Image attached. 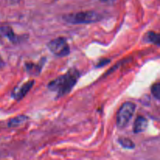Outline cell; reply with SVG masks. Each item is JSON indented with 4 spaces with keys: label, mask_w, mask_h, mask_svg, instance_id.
Masks as SVG:
<instances>
[{
    "label": "cell",
    "mask_w": 160,
    "mask_h": 160,
    "mask_svg": "<svg viewBox=\"0 0 160 160\" xmlns=\"http://www.w3.org/2000/svg\"><path fill=\"white\" fill-rule=\"evenodd\" d=\"M136 105L131 102H126L121 106L117 115V126L122 129L128 126L134 116Z\"/></svg>",
    "instance_id": "3"
},
{
    "label": "cell",
    "mask_w": 160,
    "mask_h": 160,
    "mask_svg": "<svg viewBox=\"0 0 160 160\" xmlns=\"http://www.w3.org/2000/svg\"><path fill=\"white\" fill-rule=\"evenodd\" d=\"M81 73L77 69L71 68L64 74L60 75L48 84V88L56 93L57 98L68 95L78 82Z\"/></svg>",
    "instance_id": "1"
},
{
    "label": "cell",
    "mask_w": 160,
    "mask_h": 160,
    "mask_svg": "<svg viewBox=\"0 0 160 160\" xmlns=\"http://www.w3.org/2000/svg\"><path fill=\"white\" fill-rule=\"evenodd\" d=\"M34 84V80L28 81V82L22 84L20 88H16L15 90L13 91V92L12 93V96L13 97L14 99H16L17 101H20V100L23 99V98L25 97V95H26L27 94L30 92V90L32 88Z\"/></svg>",
    "instance_id": "5"
},
{
    "label": "cell",
    "mask_w": 160,
    "mask_h": 160,
    "mask_svg": "<svg viewBox=\"0 0 160 160\" xmlns=\"http://www.w3.org/2000/svg\"><path fill=\"white\" fill-rule=\"evenodd\" d=\"M103 18L102 15L95 11H84L75 13H70L63 16L62 19L65 22L72 24L92 23L100 21Z\"/></svg>",
    "instance_id": "2"
},
{
    "label": "cell",
    "mask_w": 160,
    "mask_h": 160,
    "mask_svg": "<svg viewBox=\"0 0 160 160\" xmlns=\"http://www.w3.org/2000/svg\"><path fill=\"white\" fill-rule=\"evenodd\" d=\"M45 62V58L41 59L38 63H34V62H27L25 63V69L27 72L30 75L33 76H38L39 73L42 72V67Z\"/></svg>",
    "instance_id": "6"
},
{
    "label": "cell",
    "mask_w": 160,
    "mask_h": 160,
    "mask_svg": "<svg viewBox=\"0 0 160 160\" xmlns=\"http://www.w3.org/2000/svg\"><path fill=\"white\" fill-rule=\"evenodd\" d=\"M49 51L57 57H65L70 52V48L65 38L59 37L50 41L47 45Z\"/></svg>",
    "instance_id": "4"
},
{
    "label": "cell",
    "mask_w": 160,
    "mask_h": 160,
    "mask_svg": "<svg viewBox=\"0 0 160 160\" xmlns=\"http://www.w3.org/2000/svg\"><path fill=\"white\" fill-rule=\"evenodd\" d=\"M118 142L123 148L133 149L135 147V145H134V142L131 139L127 138H119Z\"/></svg>",
    "instance_id": "11"
},
{
    "label": "cell",
    "mask_w": 160,
    "mask_h": 160,
    "mask_svg": "<svg viewBox=\"0 0 160 160\" xmlns=\"http://www.w3.org/2000/svg\"><path fill=\"white\" fill-rule=\"evenodd\" d=\"M109 62H110V59H101V60L99 61V62H98V63L97 64L95 67H96L97 68H100V67H104V66L107 65V64L109 63Z\"/></svg>",
    "instance_id": "13"
},
{
    "label": "cell",
    "mask_w": 160,
    "mask_h": 160,
    "mask_svg": "<svg viewBox=\"0 0 160 160\" xmlns=\"http://www.w3.org/2000/svg\"><path fill=\"white\" fill-rule=\"evenodd\" d=\"M0 36L7 38L12 42H18L19 37H17V36L14 34L12 28L9 26L0 27Z\"/></svg>",
    "instance_id": "8"
},
{
    "label": "cell",
    "mask_w": 160,
    "mask_h": 160,
    "mask_svg": "<svg viewBox=\"0 0 160 160\" xmlns=\"http://www.w3.org/2000/svg\"><path fill=\"white\" fill-rule=\"evenodd\" d=\"M143 40L145 42L148 43L155 44L157 46H159L160 45V37L158 33L154 32V31H148L144 36Z\"/></svg>",
    "instance_id": "9"
},
{
    "label": "cell",
    "mask_w": 160,
    "mask_h": 160,
    "mask_svg": "<svg viewBox=\"0 0 160 160\" xmlns=\"http://www.w3.org/2000/svg\"><path fill=\"white\" fill-rule=\"evenodd\" d=\"M152 95L154 96L156 99L159 100L160 98V84L159 83H156L152 85L151 88Z\"/></svg>",
    "instance_id": "12"
},
{
    "label": "cell",
    "mask_w": 160,
    "mask_h": 160,
    "mask_svg": "<svg viewBox=\"0 0 160 160\" xmlns=\"http://www.w3.org/2000/svg\"><path fill=\"white\" fill-rule=\"evenodd\" d=\"M28 120V117L27 116L20 115L17 116V117H13V118L11 119L10 120L8 123V126L9 128H17V127H19L20 125L23 124L25 121Z\"/></svg>",
    "instance_id": "10"
},
{
    "label": "cell",
    "mask_w": 160,
    "mask_h": 160,
    "mask_svg": "<svg viewBox=\"0 0 160 160\" xmlns=\"http://www.w3.org/2000/svg\"><path fill=\"white\" fill-rule=\"evenodd\" d=\"M4 66H5V62H4V61H3V59H2L1 56H0V69L2 68V67H4Z\"/></svg>",
    "instance_id": "14"
},
{
    "label": "cell",
    "mask_w": 160,
    "mask_h": 160,
    "mask_svg": "<svg viewBox=\"0 0 160 160\" xmlns=\"http://www.w3.org/2000/svg\"><path fill=\"white\" fill-rule=\"evenodd\" d=\"M148 125V120L145 117L139 116L136 118L135 121L134 123V133L135 134H139V133L144 132L146 130L147 127Z\"/></svg>",
    "instance_id": "7"
}]
</instances>
